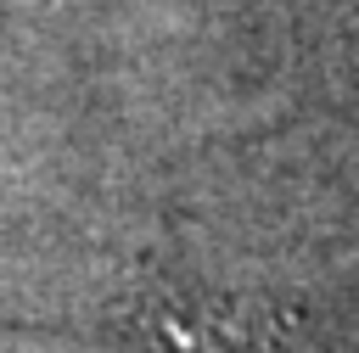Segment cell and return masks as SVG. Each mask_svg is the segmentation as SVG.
<instances>
[{"label":"cell","instance_id":"6da1fadb","mask_svg":"<svg viewBox=\"0 0 359 353\" xmlns=\"http://www.w3.org/2000/svg\"><path fill=\"white\" fill-rule=\"evenodd\" d=\"M180 353H213V347H208V342H202V347H180Z\"/></svg>","mask_w":359,"mask_h":353}]
</instances>
